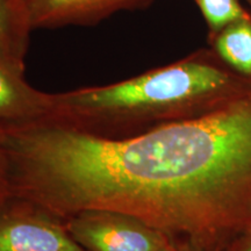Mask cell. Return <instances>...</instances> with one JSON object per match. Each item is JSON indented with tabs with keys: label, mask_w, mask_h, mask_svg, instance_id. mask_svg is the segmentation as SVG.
<instances>
[{
	"label": "cell",
	"mask_w": 251,
	"mask_h": 251,
	"mask_svg": "<svg viewBox=\"0 0 251 251\" xmlns=\"http://www.w3.org/2000/svg\"><path fill=\"white\" fill-rule=\"evenodd\" d=\"M9 199L7 174H6V161L2 152L1 146H0V211L6 205Z\"/></svg>",
	"instance_id": "8fae6325"
},
{
	"label": "cell",
	"mask_w": 251,
	"mask_h": 251,
	"mask_svg": "<svg viewBox=\"0 0 251 251\" xmlns=\"http://www.w3.org/2000/svg\"><path fill=\"white\" fill-rule=\"evenodd\" d=\"M52 180L68 214L111 209L224 248L251 224V92L214 112L127 137L65 128Z\"/></svg>",
	"instance_id": "6da1fadb"
},
{
	"label": "cell",
	"mask_w": 251,
	"mask_h": 251,
	"mask_svg": "<svg viewBox=\"0 0 251 251\" xmlns=\"http://www.w3.org/2000/svg\"><path fill=\"white\" fill-rule=\"evenodd\" d=\"M0 251H87L64 221L29 202L9 198L0 211Z\"/></svg>",
	"instance_id": "277c9868"
},
{
	"label": "cell",
	"mask_w": 251,
	"mask_h": 251,
	"mask_svg": "<svg viewBox=\"0 0 251 251\" xmlns=\"http://www.w3.org/2000/svg\"><path fill=\"white\" fill-rule=\"evenodd\" d=\"M222 251H251V224L235 236Z\"/></svg>",
	"instance_id": "30bf717a"
},
{
	"label": "cell",
	"mask_w": 251,
	"mask_h": 251,
	"mask_svg": "<svg viewBox=\"0 0 251 251\" xmlns=\"http://www.w3.org/2000/svg\"><path fill=\"white\" fill-rule=\"evenodd\" d=\"M155 0H17L29 29L92 26L121 11L148 7Z\"/></svg>",
	"instance_id": "5b68a950"
},
{
	"label": "cell",
	"mask_w": 251,
	"mask_h": 251,
	"mask_svg": "<svg viewBox=\"0 0 251 251\" xmlns=\"http://www.w3.org/2000/svg\"><path fill=\"white\" fill-rule=\"evenodd\" d=\"M161 251H178V249H177V246H176L175 241L171 240L170 242L166 244V246L163 248Z\"/></svg>",
	"instance_id": "4fadbf2b"
},
{
	"label": "cell",
	"mask_w": 251,
	"mask_h": 251,
	"mask_svg": "<svg viewBox=\"0 0 251 251\" xmlns=\"http://www.w3.org/2000/svg\"><path fill=\"white\" fill-rule=\"evenodd\" d=\"M176 246H177L178 251H220L218 249H211V248H205L199 244L191 242L187 240H179L175 241Z\"/></svg>",
	"instance_id": "7c38bea8"
},
{
	"label": "cell",
	"mask_w": 251,
	"mask_h": 251,
	"mask_svg": "<svg viewBox=\"0 0 251 251\" xmlns=\"http://www.w3.org/2000/svg\"><path fill=\"white\" fill-rule=\"evenodd\" d=\"M247 2L250 5V7H251V0H247Z\"/></svg>",
	"instance_id": "5bb4252c"
},
{
	"label": "cell",
	"mask_w": 251,
	"mask_h": 251,
	"mask_svg": "<svg viewBox=\"0 0 251 251\" xmlns=\"http://www.w3.org/2000/svg\"><path fill=\"white\" fill-rule=\"evenodd\" d=\"M24 75V69L19 68L0 49V127L54 117V94L31 87Z\"/></svg>",
	"instance_id": "8992f818"
},
{
	"label": "cell",
	"mask_w": 251,
	"mask_h": 251,
	"mask_svg": "<svg viewBox=\"0 0 251 251\" xmlns=\"http://www.w3.org/2000/svg\"><path fill=\"white\" fill-rule=\"evenodd\" d=\"M208 26V39H212L228 25L248 17L238 0H194Z\"/></svg>",
	"instance_id": "9c48e42d"
},
{
	"label": "cell",
	"mask_w": 251,
	"mask_h": 251,
	"mask_svg": "<svg viewBox=\"0 0 251 251\" xmlns=\"http://www.w3.org/2000/svg\"><path fill=\"white\" fill-rule=\"evenodd\" d=\"M250 92L251 77L235 71L213 49H200L130 79L54 94L51 120L118 139L202 117Z\"/></svg>",
	"instance_id": "7a4b0ae2"
},
{
	"label": "cell",
	"mask_w": 251,
	"mask_h": 251,
	"mask_svg": "<svg viewBox=\"0 0 251 251\" xmlns=\"http://www.w3.org/2000/svg\"><path fill=\"white\" fill-rule=\"evenodd\" d=\"M30 31L17 0H0V49L24 70Z\"/></svg>",
	"instance_id": "ba28073f"
},
{
	"label": "cell",
	"mask_w": 251,
	"mask_h": 251,
	"mask_svg": "<svg viewBox=\"0 0 251 251\" xmlns=\"http://www.w3.org/2000/svg\"><path fill=\"white\" fill-rule=\"evenodd\" d=\"M209 43L226 64L251 77V14L228 25Z\"/></svg>",
	"instance_id": "52a82bcc"
},
{
	"label": "cell",
	"mask_w": 251,
	"mask_h": 251,
	"mask_svg": "<svg viewBox=\"0 0 251 251\" xmlns=\"http://www.w3.org/2000/svg\"><path fill=\"white\" fill-rule=\"evenodd\" d=\"M64 224L87 251H161L171 241L140 218L111 209L80 211Z\"/></svg>",
	"instance_id": "3957f363"
}]
</instances>
